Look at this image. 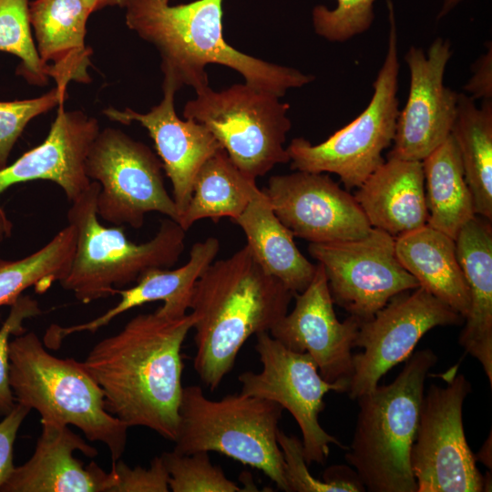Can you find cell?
I'll return each instance as SVG.
<instances>
[{
    "label": "cell",
    "mask_w": 492,
    "mask_h": 492,
    "mask_svg": "<svg viewBox=\"0 0 492 492\" xmlns=\"http://www.w3.org/2000/svg\"><path fill=\"white\" fill-rule=\"evenodd\" d=\"M193 322L191 313H140L94 345L83 364L103 390L108 413L174 442L184 387L181 347Z\"/></svg>",
    "instance_id": "1"
},
{
    "label": "cell",
    "mask_w": 492,
    "mask_h": 492,
    "mask_svg": "<svg viewBox=\"0 0 492 492\" xmlns=\"http://www.w3.org/2000/svg\"><path fill=\"white\" fill-rule=\"evenodd\" d=\"M293 297L262 269L247 244L206 269L195 284L190 310L193 366L207 388L219 387L245 342L270 332L288 313Z\"/></svg>",
    "instance_id": "2"
},
{
    "label": "cell",
    "mask_w": 492,
    "mask_h": 492,
    "mask_svg": "<svg viewBox=\"0 0 492 492\" xmlns=\"http://www.w3.org/2000/svg\"><path fill=\"white\" fill-rule=\"evenodd\" d=\"M223 1L195 0L170 5L161 0H128L125 20L129 29L160 55L164 77L179 88L195 91L209 86V64L228 67L245 83L280 97L291 88L303 87L314 76L261 60L229 45L223 36Z\"/></svg>",
    "instance_id": "3"
},
{
    "label": "cell",
    "mask_w": 492,
    "mask_h": 492,
    "mask_svg": "<svg viewBox=\"0 0 492 492\" xmlns=\"http://www.w3.org/2000/svg\"><path fill=\"white\" fill-rule=\"evenodd\" d=\"M437 355L418 350L388 384L359 396L355 429L345 460L370 492H416L410 453L418 425L425 383Z\"/></svg>",
    "instance_id": "4"
},
{
    "label": "cell",
    "mask_w": 492,
    "mask_h": 492,
    "mask_svg": "<svg viewBox=\"0 0 492 492\" xmlns=\"http://www.w3.org/2000/svg\"><path fill=\"white\" fill-rule=\"evenodd\" d=\"M9 384L41 423L72 425L106 445L112 463L121 459L129 427L107 411L103 390L83 363L51 354L34 332L24 333L9 343Z\"/></svg>",
    "instance_id": "5"
},
{
    "label": "cell",
    "mask_w": 492,
    "mask_h": 492,
    "mask_svg": "<svg viewBox=\"0 0 492 492\" xmlns=\"http://www.w3.org/2000/svg\"><path fill=\"white\" fill-rule=\"evenodd\" d=\"M99 184L92 181L67 210L68 224L76 231V249L69 272L59 283L84 303L115 295L149 270L173 266L183 252L187 232L167 218L152 239L134 243L120 226L99 222Z\"/></svg>",
    "instance_id": "6"
},
{
    "label": "cell",
    "mask_w": 492,
    "mask_h": 492,
    "mask_svg": "<svg viewBox=\"0 0 492 492\" xmlns=\"http://www.w3.org/2000/svg\"><path fill=\"white\" fill-rule=\"evenodd\" d=\"M283 408L242 394L209 399L198 385L183 387L174 451L216 452L261 471L278 488L289 491L278 442Z\"/></svg>",
    "instance_id": "7"
},
{
    "label": "cell",
    "mask_w": 492,
    "mask_h": 492,
    "mask_svg": "<svg viewBox=\"0 0 492 492\" xmlns=\"http://www.w3.org/2000/svg\"><path fill=\"white\" fill-rule=\"evenodd\" d=\"M387 5L390 22L387 50L365 109L319 144L295 138L286 148L292 169L334 173L346 190L359 188L384 163L383 151L393 143L395 134L400 111L397 32L391 0H387Z\"/></svg>",
    "instance_id": "8"
},
{
    "label": "cell",
    "mask_w": 492,
    "mask_h": 492,
    "mask_svg": "<svg viewBox=\"0 0 492 492\" xmlns=\"http://www.w3.org/2000/svg\"><path fill=\"white\" fill-rule=\"evenodd\" d=\"M289 108L280 97L246 83L220 91L207 86L187 102L183 117L204 125L236 167L256 179L290 161L284 148Z\"/></svg>",
    "instance_id": "9"
},
{
    "label": "cell",
    "mask_w": 492,
    "mask_h": 492,
    "mask_svg": "<svg viewBox=\"0 0 492 492\" xmlns=\"http://www.w3.org/2000/svg\"><path fill=\"white\" fill-rule=\"evenodd\" d=\"M162 163L144 143L120 129H100L87 159L86 173L99 184L97 212L115 226H143L149 212H159L176 222L179 213L166 190Z\"/></svg>",
    "instance_id": "10"
},
{
    "label": "cell",
    "mask_w": 492,
    "mask_h": 492,
    "mask_svg": "<svg viewBox=\"0 0 492 492\" xmlns=\"http://www.w3.org/2000/svg\"><path fill=\"white\" fill-rule=\"evenodd\" d=\"M471 384L455 374L446 386L431 384L421 405L410 453L416 492H480L486 478L477 467L463 425Z\"/></svg>",
    "instance_id": "11"
},
{
    "label": "cell",
    "mask_w": 492,
    "mask_h": 492,
    "mask_svg": "<svg viewBox=\"0 0 492 492\" xmlns=\"http://www.w3.org/2000/svg\"><path fill=\"white\" fill-rule=\"evenodd\" d=\"M255 350L262 369L260 373L248 371L239 375L241 392L273 401L292 414L302 432L307 465L323 464L331 445L346 450L347 446L321 426L319 415L324 408V395L329 391L346 393L348 384L325 381L307 353L287 348L269 332L257 334Z\"/></svg>",
    "instance_id": "12"
},
{
    "label": "cell",
    "mask_w": 492,
    "mask_h": 492,
    "mask_svg": "<svg viewBox=\"0 0 492 492\" xmlns=\"http://www.w3.org/2000/svg\"><path fill=\"white\" fill-rule=\"evenodd\" d=\"M308 251L324 269L333 303L360 321L372 318L394 296L419 287L397 259L395 239L379 229L355 240L310 243Z\"/></svg>",
    "instance_id": "13"
},
{
    "label": "cell",
    "mask_w": 492,
    "mask_h": 492,
    "mask_svg": "<svg viewBox=\"0 0 492 492\" xmlns=\"http://www.w3.org/2000/svg\"><path fill=\"white\" fill-rule=\"evenodd\" d=\"M464 320L421 286L394 296L372 318L360 323L354 347L364 351L353 354L348 396L356 400L375 388L390 369L412 354L429 330L456 325Z\"/></svg>",
    "instance_id": "14"
},
{
    "label": "cell",
    "mask_w": 492,
    "mask_h": 492,
    "mask_svg": "<svg viewBox=\"0 0 492 492\" xmlns=\"http://www.w3.org/2000/svg\"><path fill=\"white\" fill-rule=\"evenodd\" d=\"M262 191L293 236L310 243L355 240L372 229L354 196L328 174L296 170L272 176Z\"/></svg>",
    "instance_id": "15"
},
{
    "label": "cell",
    "mask_w": 492,
    "mask_h": 492,
    "mask_svg": "<svg viewBox=\"0 0 492 492\" xmlns=\"http://www.w3.org/2000/svg\"><path fill=\"white\" fill-rule=\"evenodd\" d=\"M452 56L450 42L437 37L425 53L411 46L405 55L410 73L409 94L399 111L388 158L422 161L451 134L458 93L444 77Z\"/></svg>",
    "instance_id": "16"
},
{
    "label": "cell",
    "mask_w": 492,
    "mask_h": 492,
    "mask_svg": "<svg viewBox=\"0 0 492 492\" xmlns=\"http://www.w3.org/2000/svg\"><path fill=\"white\" fill-rule=\"evenodd\" d=\"M293 298L292 311L270 334L292 351L307 353L325 381L348 384L354 370L352 348L362 321L351 315L343 322L337 319L325 272L319 262L309 285Z\"/></svg>",
    "instance_id": "17"
},
{
    "label": "cell",
    "mask_w": 492,
    "mask_h": 492,
    "mask_svg": "<svg viewBox=\"0 0 492 492\" xmlns=\"http://www.w3.org/2000/svg\"><path fill=\"white\" fill-rule=\"evenodd\" d=\"M162 88V100L147 113L112 107L103 113L111 121L124 125L136 121L148 130L171 182L179 220L190 202L199 170L222 147L204 125L178 117L174 100L179 87L173 81L163 77Z\"/></svg>",
    "instance_id": "18"
},
{
    "label": "cell",
    "mask_w": 492,
    "mask_h": 492,
    "mask_svg": "<svg viewBox=\"0 0 492 492\" xmlns=\"http://www.w3.org/2000/svg\"><path fill=\"white\" fill-rule=\"evenodd\" d=\"M99 130L95 118L80 110L66 111L59 105L45 140L0 169V196L15 184L49 180L71 202L92 182L86 173V159Z\"/></svg>",
    "instance_id": "19"
},
{
    "label": "cell",
    "mask_w": 492,
    "mask_h": 492,
    "mask_svg": "<svg viewBox=\"0 0 492 492\" xmlns=\"http://www.w3.org/2000/svg\"><path fill=\"white\" fill-rule=\"evenodd\" d=\"M220 241L209 237L194 243L189 261L178 269L155 268L147 271L130 288L118 289L120 301L102 315L76 325L50 326L44 340L51 348H58L70 334L80 332L95 333L108 325L117 316L147 302L161 301L163 304L155 312L162 316L178 318L190 310L195 284L206 269L214 261L220 251Z\"/></svg>",
    "instance_id": "20"
},
{
    "label": "cell",
    "mask_w": 492,
    "mask_h": 492,
    "mask_svg": "<svg viewBox=\"0 0 492 492\" xmlns=\"http://www.w3.org/2000/svg\"><path fill=\"white\" fill-rule=\"evenodd\" d=\"M33 456L15 466L0 492H104L107 473L95 462L84 466L76 450L95 457L97 451L68 428L41 423Z\"/></svg>",
    "instance_id": "21"
},
{
    "label": "cell",
    "mask_w": 492,
    "mask_h": 492,
    "mask_svg": "<svg viewBox=\"0 0 492 492\" xmlns=\"http://www.w3.org/2000/svg\"><path fill=\"white\" fill-rule=\"evenodd\" d=\"M91 15L84 0H35L29 17L37 53L50 69L56 87L67 91L71 81L88 84L92 50L86 46Z\"/></svg>",
    "instance_id": "22"
},
{
    "label": "cell",
    "mask_w": 492,
    "mask_h": 492,
    "mask_svg": "<svg viewBox=\"0 0 492 492\" xmlns=\"http://www.w3.org/2000/svg\"><path fill=\"white\" fill-rule=\"evenodd\" d=\"M354 198L372 228L395 239L427 224L422 161L388 158Z\"/></svg>",
    "instance_id": "23"
},
{
    "label": "cell",
    "mask_w": 492,
    "mask_h": 492,
    "mask_svg": "<svg viewBox=\"0 0 492 492\" xmlns=\"http://www.w3.org/2000/svg\"><path fill=\"white\" fill-rule=\"evenodd\" d=\"M458 261L467 283L470 307L458 343L476 358L492 385V228L475 216L456 240Z\"/></svg>",
    "instance_id": "24"
},
{
    "label": "cell",
    "mask_w": 492,
    "mask_h": 492,
    "mask_svg": "<svg viewBox=\"0 0 492 492\" xmlns=\"http://www.w3.org/2000/svg\"><path fill=\"white\" fill-rule=\"evenodd\" d=\"M395 253L419 286L466 318L470 297L455 240L426 224L395 238Z\"/></svg>",
    "instance_id": "25"
},
{
    "label": "cell",
    "mask_w": 492,
    "mask_h": 492,
    "mask_svg": "<svg viewBox=\"0 0 492 492\" xmlns=\"http://www.w3.org/2000/svg\"><path fill=\"white\" fill-rule=\"evenodd\" d=\"M247 239V245L262 269L294 294L313 280L316 264L299 251L294 236L274 213L261 190L235 220Z\"/></svg>",
    "instance_id": "26"
},
{
    "label": "cell",
    "mask_w": 492,
    "mask_h": 492,
    "mask_svg": "<svg viewBox=\"0 0 492 492\" xmlns=\"http://www.w3.org/2000/svg\"><path fill=\"white\" fill-rule=\"evenodd\" d=\"M427 225L456 240L476 214L456 141L448 138L422 160Z\"/></svg>",
    "instance_id": "27"
},
{
    "label": "cell",
    "mask_w": 492,
    "mask_h": 492,
    "mask_svg": "<svg viewBox=\"0 0 492 492\" xmlns=\"http://www.w3.org/2000/svg\"><path fill=\"white\" fill-rule=\"evenodd\" d=\"M457 146L475 214L492 220V101L478 108L475 99L458 93L451 130Z\"/></svg>",
    "instance_id": "28"
},
{
    "label": "cell",
    "mask_w": 492,
    "mask_h": 492,
    "mask_svg": "<svg viewBox=\"0 0 492 492\" xmlns=\"http://www.w3.org/2000/svg\"><path fill=\"white\" fill-rule=\"evenodd\" d=\"M260 190L256 179L238 169L220 149L199 170L190 202L178 223L187 231L203 219L218 221L229 217L233 220Z\"/></svg>",
    "instance_id": "29"
},
{
    "label": "cell",
    "mask_w": 492,
    "mask_h": 492,
    "mask_svg": "<svg viewBox=\"0 0 492 492\" xmlns=\"http://www.w3.org/2000/svg\"><path fill=\"white\" fill-rule=\"evenodd\" d=\"M76 249V231L67 224L46 245L16 260L0 259V306L11 305L22 292L34 286L44 292L69 272Z\"/></svg>",
    "instance_id": "30"
},
{
    "label": "cell",
    "mask_w": 492,
    "mask_h": 492,
    "mask_svg": "<svg viewBox=\"0 0 492 492\" xmlns=\"http://www.w3.org/2000/svg\"><path fill=\"white\" fill-rule=\"evenodd\" d=\"M0 51L20 58L17 74L29 84L44 86L50 77L34 43L28 0H0Z\"/></svg>",
    "instance_id": "31"
},
{
    "label": "cell",
    "mask_w": 492,
    "mask_h": 492,
    "mask_svg": "<svg viewBox=\"0 0 492 492\" xmlns=\"http://www.w3.org/2000/svg\"><path fill=\"white\" fill-rule=\"evenodd\" d=\"M161 456L169 475V489L173 492L245 491L211 463L207 452L186 455L173 450L162 453Z\"/></svg>",
    "instance_id": "32"
},
{
    "label": "cell",
    "mask_w": 492,
    "mask_h": 492,
    "mask_svg": "<svg viewBox=\"0 0 492 492\" xmlns=\"http://www.w3.org/2000/svg\"><path fill=\"white\" fill-rule=\"evenodd\" d=\"M330 10L318 5L312 12L315 33L330 42H345L367 31L374 19L375 0H336Z\"/></svg>",
    "instance_id": "33"
},
{
    "label": "cell",
    "mask_w": 492,
    "mask_h": 492,
    "mask_svg": "<svg viewBox=\"0 0 492 492\" xmlns=\"http://www.w3.org/2000/svg\"><path fill=\"white\" fill-rule=\"evenodd\" d=\"M67 91L54 87L30 99L0 102V169L7 164L14 145L26 125L36 117L63 104Z\"/></svg>",
    "instance_id": "34"
},
{
    "label": "cell",
    "mask_w": 492,
    "mask_h": 492,
    "mask_svg": "<svg viewBox=\"0 0 492 492\" xmlns=\"http://www.w3.org/2000/svg\"><path fill=\"white\" fill-rule=\"evenodd\" d=\"M278 442L285 463V477L290 492H359L365 490L359 481L334 478L321 481L309 472L302 441L279 429Z\"/></svg>",
    "instance_id": "35"
},
{
    "label": "cell",
    "mask_w": 492,
    "mask_h": 492,
    "mask_svg": "<svg viewBox=\"0 0 492 492\" xmlns=\"http://www.w3.org/2000/svg\"><path fill=\"white\" fill-rule=\"evenodd\" d=\"M10 307V312L0 328V415L4 416L15 405L9 384L10 336H18L26 333L23 322L41 313L37 301L29 295L21 294Z\"/></svg>",
    "instance_id": "36"
},
{
    "label": "cell",
    "mask_w": 492,
    "mask_h": 492,
    "mask_svg": "<svg viewBox=\"0 0 492 492\" xmlns=\"http://www.w3.org/2000/svg\"><path fill=\"white\" fill-rule=\"evenodd\" d=\"M169 480L161 455L153 458L148 468H131L119 459L107 473L104 492H168Z\"/></svg>",
    "instance_id": "37"
},
{
    "label": "cell",
    "mask_w": 492,
    "mask_h": 492,
    "mask_svg": "<svg viewBox=\"0 0 492 492\" xmlns=\"http://www.w3.org/2000/svg\"><path fill=\"white\" fill-rule=\"evenodd\" d=\"M30 410L24 405L15 403L13 409L0 422V488L15 467L13 461L15 440Z\"/></svg>",
    "instance_id": "38"
},
{
    "label": "cell",
    "mask_w": 492,
    "mask_h": 492,
    "mask_svg": "<svg viewBox=\"0 0 492 492\" xmlns=\"http://www.w3.org/2000/svg\"><path fill=\"white\" fill-rule=\"evenodd\" d=\"M472 76L464 90L473 99L491 100L492 98V47L480 56L473 64Z\"/></svg>",
    "instance_id": "39"
},
{
    "label": "cell",
    "mask_w": 492,
    "mask_h": 492,
    "mask_svg": "<svg viewBox=\"0 0 492 492\" xmlns=\"http://www.w3.org/2000/svg\"><path fill=\"white\" fill-rule=\"evenodd\" d=\"M90 13L99 11L108 6L125 7L128 0H84Z\"/></svg>",
    "instance_id": "40"
},
{
    "label": "cell",
    "mask_w": 492,
    "mask_h": 492,
    "mask_svg": "<svg viewBox=\"0 0 492 492\" xmlns=\"http://www.w3.org/2000/svg\"><path fill=\"white\" fill-rule=\"evenodd\" d=\"M11 230L12 223L0 207V241L10 235Z\"/></svg>",
    "instance_id": "41"
},
{
    "label": "cell",
    "mask_w": 492,
    "mask_h": 492,
    "mask_svg": "<svg viewBox=\"0 0 492 492\" xmlns=\"http://www.w3.org/2000/svg\"><path fill=\"white\" fill-rule=\"evenodd\" d=\"M478 460H481L483 464L487 466V467L491 468V437L487 439L485 444L483 445L479 455H478Z\"/></svg>",
    "instance_id": "42"
},
{
    "label": "cell",
    "mask_w": 492,
    "mask_h": 492,
    "mask_svg": "<svg viewBox=\"0 0 492 492\" xmlns=\"http://www.w3.org/2000/svg\"><path fill=\"white\" fill-rule=\"evenodd\" d=\"M461 0H444L441 10L437 15V19H440L451 11Z\"/></svg>",
    "instance_id": "43"
},
{
    "label": "cell",
    "mask_w": 492,
    "mask_h": 492,
    "mask_svg": "<svg viewBox=\"0 0 492 492\" xmlns=\"http://www.w3.org/2000/svg\"><path fill=\"white\" fill-rule=\"evenodd\" d=\"M163 2H166V3H169L171 0H161Z\"/></svg>",
    "instance_id": "44"
}]
</instances>
